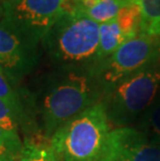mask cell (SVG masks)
Returning a JSON list of instances; mask_svg holds the SVG:
<instances>
[{
  "label": "cell",
  "instance_id": "obj_8",
  "mask_svg": "<svg viewBox=\"0 0 160 161\" xmlns=\"http://www.w3.org/2000/svg\"><path fill=\"white\" fill-rule=\"evenodd\" d=\"M101 161H160V145L131 127L112 129Z\"/></svg>",
  "mask_w": 160,
  "mask_h": 161
},
{
  "label": "cell",
  "instance_id": "obj_16",
  "mask_svg": "<svg viewBox=\"0 0 160 161\" xmlns=\"http://www.w3.org/2000/svg\"><path fill=\"white\" fill-rule=\"evenodd\" d=\"M19 161H60L50 143L36 142L26 138L23 143V151Z\"/></svg>",
  "mask_w": 160,
  "mask_h": 161
},
{
  "label": "cell",
  "instance_id": "obj_17",
  "mask_svg": "<svg viewBox=\"0 0 160 161\" xmlns=\"http://www.w3.org/2000/svg\"><path fill=\"white\" fill-rule=\"evenodd\" d=\"M19 121L13 110L2 100H0V127L8 131L17 132Z\"/></svg>",
  "mask_w": 160,
  "mask_h": 161
},
{
  "label": "cell",
  "instance_id": "obj_10",
  "mask_svg": "<svg viewBox=\"0 0 160 161\" xmlns=\"http://www.w3.org/2000/svg\"><path fill=\"white\" fill-rule=\"evenodd\" d=\"M129 39L119 25L117 20L99 25V64L112 53Z\"/></svg>",
  "mask_w": 160,
  "mask_h": 161
},
{
  "label": "cell",
  "instance_id": "obj_13",
  "mask_svg": "<svg viewBox=\"0 0 160 161\" xmlns=\"http://www.w3.org/2000/svg\"><path fill=\"white\" fill-rule=\"evenodd\" d=\"M138 130L160 145V94L139 119Z\"/></svg>",
  "mask_w": 160,
  "mask_h": 161
},
{
  "label": "cell",
  "instance_id": "obj_12",
  "mask_svg": "<svg viewBox=\"0 0 160 161\" xmlns=\"http://www.w3.org/2000/svg\"><path fill=\"white\" fill-rule=\"evenodd\" d=\"M141 32L160 37V0H138Z\"/></svg>",
  "mask_w": 160,
  "mask_h": 161
},
{
  "label": "cell",
  "instance_id": "obj_9",
  "mask_svg": "<svg viewBox=\"0 0 160 161\" xmlns=\"http://www.w3.org/2000/svg\"><path fill=\"white\" fill-rule=\"evenodd\" d=\"M71 8L98 24L115 19L124 5L114 0H70Z\"/></svg>",
  "mask_w": 160,
  "mask_h": 161
},
{
  "label": "cell",
  "instance_id": "obj_11",
  "mask_svg": "<svg viewBox=\"0 0 160 161\" xmlns=\"http://www.w3.org/2000/svg\"><path fill=\"white\" fill-rule=\"evenodd\" d=\"M22 96L0 69V100L12 109L18 119L19 124L29 126L33 121L28 109L25 107V102L22 100Z\"/></svg>",
  "mask_w": 160,
  "mask_h": 161
},
{
  "label": "cell",
  "instance_id": "obj_1",
  "mask_svg": "<svg viewBox=\"0 0 160 161\" xmlns=\"http://www.w3.org/2000/svg\"><path fill=\"white\" fill-rule=\"evenodd\" d=\"M29 96L28 109L36 129L50 140L66 123L102 102L104 92L94 72L55 69Z\"/></svg>",
  "mask_w": 160,
  "mask_h": 161
},
{
  "label": "cell",
  "instance_id": "obj_15",
  "mask_svg": "<svg viewBox=\"0 0 160 161\" xmlns=\"http://www.w3.org/2000/svg\"><path fill=\"white\" fill-rule=\"evenodd\" d=\"M23 142L18 132H11L0 127V161H19Z\"/></svg>",
  "mask_w": 160,
  "mask_h": 161
},
{
  "label": "cell",
  "instance_id": "obj_19",
  "mask_svg": "<svg viewBox=\"0 0 160 161\" xmlns=\"http://www.w3.org/2000/svg\"><path fill=\"white\" fill-rule=\"evenodd\" d=\"M2 17H3V8H2V5L0 4V20L2 19Z\"/></svg>",
  "mask_w": 160,
  "mask_h": 161
},
{
  "label": "cell",
  "instance_id": "obj_14",
  "mask_svg": "<svg viewBox=\"0 0 160 161\" xmlns=\"http://www.w3.org/2000/svg\"><path fill=\"white\" fill-rule=\"evenodd\" d=\"M115 20L128 39H132L141 32V15L138 4L122 8Z\"/></svg>",
  "mask_w": 160,
  "mask_h": 161
},
{
  "label": "cell",
  "instance_id": "obj_7",
  "mask_svg": "<svg viewBox=\"0 0 160 161\" xmlns=\"http://www.w3.org/2000/svg\"><path fill=\"white\" fill-rule=\"evenodd\" d=\"M37 61L39 44L0 20V69L14 86L36 69Z\"/></svg>",
  "mask_w": 160,
  "mask_h": 161
},
{
  "label": "cell",
  "instance_id": "obj_20",
  "mask_svg": "<svg viewBox=\"0 0 160 161\" xmlns=\"http://www.w3.org/2000/svg\"><path fill=\"white\" fill-rule=\"evenodd\" d=\"M2 1H4V0H2Z\"/></svg>",
  "mask_w": 160,
  "mask_h": 161
},
{
  "label": "cell",
  "instance_id": "obj_6",
  "mask_svg": "<svg viewBox=\"0 0 160 161\" xmlns=\"http://www.w3.org/2000/svg\"><path fill=\"white\" fill-rule=\"evenodd\" d=\"M2 19L27 39L41 45L44 36L70 8V0H4Z\"/></svg>",
  "mask_w": 160,
  "mask_h": 161
},
{
  "label": "cell",
  "instance_id": "obj_18",
  "mask_svg": "<svg viewBox=\"0 0 160 161\" xmlns=\"http://www.w3.org/2000/svg\"><path fill=\"white\" fill-rule=\"evenodd\" d=\"M119 3H121L122 5L127 6V5H133V4H138V0H114Z\"/></svg>",
  "mask_w": 160,
  "mask_h": 161
},
{
  "label": "cell",
  "instance_id": "obj_3",
  "mask_svg": "<svg viewBox=\"0 0 160 161\" xmlns=\"http://www.w3.org/2000/svg\"><path fill=\"white\" fill-rule=\"evenodd\" d=\"M110 131L100 102L60 127L49 143L60 161H101Z\"/></svg>",
  "mask_w": 160,
  "mask_h": 161
},
{
  "label": "cell",
  "instance_id": "obj_4",
  "mask_svg": "<svg viewBox=\"0 0 160 161\" xmlns=\"http://www.w3.org/2000/svg\"><path fill=\"white\" fill-rule=\"evenodd\" d=\"M160 94V60L119 83L102 103L110 126L129 127L139 122Z\"/></svg>",
  "mask_w": 160,
  "mask_h": 161
},
{
  "label": "cell",
  "instance_id": "obj_2",
  "mask_svg": "<svg viewBox=\"0 0 160 161\" xmlns=\"http://www.w3.org/2000/svg\"><path fill=\"white\" fill-rule=\"evenodd\" d=\"M99 25L70 6L41 45L56 69L94 72L99 64Z\"/></svg>",
  "mask_w": 160,
  "mask_h": 161
},
{
  "label": "cell",
  "instance_id": "obj_5",
  "mask_svg": "<svg viewBox=\"0 0 160 161\" xmlns=\"http://www.w3.org/2000/svg\"><path fill=\"white\" fill-rule=\"evenodd\" d=\"M160 60V37L139 32L126 41L94 71L104 96L122 81Z\"/></svg>",
  "mask_w": 160,
  "mask_h": 161
}]
</instances>
